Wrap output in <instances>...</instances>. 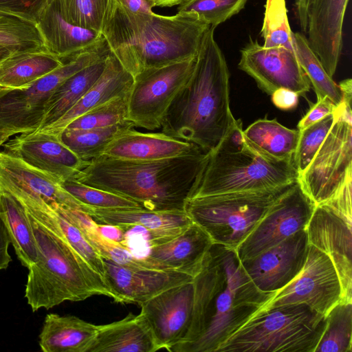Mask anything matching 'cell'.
<instances>
[{
    "mask_svg": "<svg viewBox=\"0 0 352 352\" xmlns=\"http://www.w3.org/2000/svg\"><path fill=\"white\" fill-rule=\"evenodd\" d=\"M194 308L186 339L171 352H216L275 292L259 290L236 250L212 244L193 278Z\"/></svg>",
    "mask_w": 352,
    "mask_h": 352,
    "instance_id": "obj_1",
    "label": "cell"
},
{
    "mask_svg": "<svg viewBox=\"0 0 352 352\" xmlns=\"http://www.w3.org/2000/svg\"><path fill=\"white\" fill-rule=\"evenodd\" d=\"M214 28L205 32L192 74L163 119L162 132L195 144L209 152L236 120L230 107V73L214 40Z\"/></svg>",
    "mask_w": 352,
    "mask_h": 352,
    "instance_id": "obj_2",
    "label": "cell"
},
{
    "mask_svg": "<svg viewBox=\"0 0 352 352\" xmlns=\"http://www.w3.org/2000/svg\"><path fill=\"white\" fill-rule=\"evenodd\" d=\"M208 152L158 160L136 161L101 155L74 179L135 201L154 211L184 210L205 166Z\"/></svg>",
    "mask_w": 352,
    "mask_h": 352,
    "instance_id": "obj_3",
    "label": "cell"
},
{
    "mask_svg": "<svg viewBox=\"0 0 352 352\" xmlns=\"http://www.w3.org/2000/svg\"><path fill=\"white\" fill-rule=\"evenodd\" d=\"M210 26L193 13L134 14L118 3L102 34L110 52L133 76L197 56Z\"/></svg>",
    "mask_w": 352,
    "mask_h": 352,
    "instance_id": "obj_4",
    "label": "cell"
},
{
    "mask_svg": "<svg viewBox=\"0 0 352 352\" xmlns=\"http://www.w3.org/2000/svg\"><path fill=\"white\" fill-rule=\"evenodd\" d=\"M27 212V211H26ZM38 248V258L28 268L25 297L32 311L94 295L114 299L104 279L72 248L54 226L27 212Z\"/></svg>",
    "mask_w": 352,
    "mask_h": 352,
    "instance_id": "obj_5",
    "label": "cell"
},
{
    "mask_svg": "<svg viewBox=\"0 0 352 352\" xmlns=\"http://www.w3.org/2000/svg\"><path fill=\"white\" fill-rule=\"evenodd\" d=\"M298 176L294 158L272 160L252 146L243 135L239 120L217 146L208 152L190 198L272 190L296 182Z\"/></svg>",
    "mask_w": 352,
    "mask_h": 352,
    "instance_id": "obj_6",
    "label": "cell"
},
{
    "mask_svg": "<svg viewBox=\"0 0 352 352\" xmlns=\"http://www.w3.org/2000/svg\"><path fill=\"white\" fill-rule=\"evenodd\" d=\"M326 316L304 303L261 307L216 352H314Z\"/></svg>",
    "mask_w": 352,
    "mask_h": 352,
    "instance_id": "obj_7",
    "label": "cell"
},
{
    "mask_svg": "<svg viewBox=\"0 0 352 352\" xmlns=\"http://www.w3.org/2000/svg\"><path fill=\"white\" fill-rule=\"evenodd\" d=\"M294 183L272 190L190 198L184 210L208 234L213 243L236 250Z\"/></svg>",
    "mask_w": 352,
    "mask_h": 352,
    "instance_id": "obj_8",
    "label": "cell"
},
{
    "mask_svg": "<svg viewBox=\"0 0 352 352\" xmlns=\"http://www.w3.org/2000/svg\"><path fill=\"white\" fill-rule=\"evenodd\" d=\"M109 52L106 41L66 59L61 66L26 87H0V131L15 135L36 131L43 121L47 102L56 89L69 77Z\"/></svg>",
    "mask_w": 352,
    "mask_h": 352,
    "instance_id": "obj_9",
    "label": "cell"
},
{
    "mask_svg": "<svg viewBox=\"0 0 352 352\" xmlns=\"http://www.w3.org/2000/svg\"><path fill=\"white\" fill-rule=\"evenodd\" d=\"M298 182L316 205L325 202L352 181V116L351 103L342 101L322 145Z\"/></svg>",
    "mask_w": 352,
    "mask_h": 352,
    "instance_id": "obj_10",
    "label": "cell"
},
{
    "mask_svg": "<svg viewBox=\"0 0 352 352\" xmlns=\"http://www.w3.org/2000/svg\"><path fill=\"white\" fill-rule=\"evenodd\" d=\"M196 57L144 69L133 76L127 94V120L134 127L161 128L173 100L192 74Z\"/></svg>",
    "mask_w": 352,
    "mask_h": 352,
    "instance_id": "obj_11",
    "label": "cell"
},
{
    "mask_svg": "<svg viewBox=\"0 0 352 352\" xmlns=\"http://www.w3.org/2000/svg\"><path fill=\"white\" fill-rule=\"evenodd\" d=\"M316 207L298 181L270 207L249 236L237 247L242 261L280 243L296 232L306 229Z\"/></svg>",
    "mask_w": 352,
    "mask_h": 352,
    "instance_id": "obj_12",
    "label": "cell"
},
{
    "mask_svg": "<svg viewBox=\"0 0 352 352\" xmlns=\"http://www.w3.org/2000/svg\"><path fill=\"white\" fill-rule=\"evenodd\" d=\"M342 297L341 283L331 259L309 244L300 272L288 285L276 292L262 307L304 303L326 316L342 300Z\"/></svg>",
    "mask_w": 352,
    "mask_h": 352,
    "instance_id": "obj_13",
    "label": "cell"
},
{
    "mask_svg": "<svg viewBox=\"0 0 352 352\" xmlns=\"http://www.w3.org/2000/svg\"><path fill=\"white\" fill-rule=\"evenodd\" d=\"M309 243L327 254L338 272L342 302H352V213L325 201L316 205L306 228Z\"/></svg>",
    "mask_w": 352,
    "mask_h": 352,
    "instance_id": "obj_14",
    "label": "cell"
},
{
    "mask_svg": "<svg viewBox=\"0 0 352 352\" xmlns=\"http://www.w3.org/2000/svg\"><path fill=\"white\" fill-rule=\"evenodd\" d=\"M238 67L270 96L280 88L298 94L310 89V82L294 50L283 47H265L250 38L241 50Z\"/></svg>",
    "mask_w": 352,
    "mask_h": 352,
    "instance_id": "obj_15",
    "label": "cell"
},
{
    "mask_svg": "<svg viewBox=\"0 0 352 352\" xmlns=\"http://www.w3.org/2000/svg\"><path fill=\"white\" fill-rule=\"evenodd\" d=\"M193 280L171 287L142 302L140 314L160 350L170 351L189 331L193 314Z\"/></svg>",
    "mask_w": 352,
    "mask_h": 352,
    "instance_id": "obj_16",
    "label": "cell"
},
{
    "mask_svg": "<svg viewBox=\"0 0 352 352\" xmlns=\"http://www.w3.org/2000/svg\"><path fill=\"white\" fill-rule=\"evenodd\" d=\"M309 245L307 230L304 229L257 255L240 261L259 290L276 292L300 272L307 259Z\"/></svg>",
    "mask_w": 352,
    "mask_h": 352,
    "instance_id": "obj_17",
    "label": "cell"
},
{
    "mask_svg": "<svg viewBox=\"0 0 352 352\" xmlns=\"http://www.w3.org/2000/svg\"><path fill=\"white\" fill-rule=\"evenodd\" d=\"M3 145V151L18 157L61 184L74 179L89 163L80 160L58 137L33 131L20 133Z\"/></svg>",
    "mask_w": 352,
    "mask_h": 352,
    "instance_id": "obj_18",
    "label": "cell"
},
{
    "mask_svg": "<svg viewBox=\"0 0 352 352\" xmlns=\"http://www.w3.org/2000/svg\"><path fill=\"white\" fill-rule=\"evenodd\" d=\"M104 281L118 303L142 302L162 292L193 280L180 272L130 266L102 258Z\"/></svg>",
    "mask_w": 352,
    "mask_h": 352,
    "instance_id": "obj_19",
    "label": "cell"
},
{
    "mask_svg": "<svg viewBox=\"0 0 352 352\" xmlns=\"http://www.w3.org/2000/svg\"><path fill=\"white\" fill-rule=\"evenodd\" d=\"M349 0H311L306 36L327 74L336 71L342 49V26Z\"/></svg>",
    "mask_w": 352,
    "mask_h": 352,
    "instance_id": "obj_20",
    "label": "cell"
},
{
    "mask_svg": "<svg viewBox=\"0 0 352 352\" xmlns=\"http://www.w3.org/2000/svg\"><path fill=\"white\" fill-rule=\"evenodd\" d=\"M212 244L208 234L192 222L177 236L149 246L147 254L140 258L145 267L180 272L194 278Z\"/></svg>",
    "mask_w": 352,
    "mask_h": 352,
    "instance_id": "obj_21",
    "label": "cell"
},
{
    "mask_svg": "<svg viewBox=\"0 0 352 352\" xmlns=\"http://www.w3.org/2000/svg\"><path fill=\"white\" fill-rule=\"evenodd\" d=\"M98 223L144 228L148 246L177 236L193 221L185 210L154 211L142 208L101 209L89 207L86 212Z\"/></svg>",
    "mask_w": 352,
    "mask_h": 352,
    "instance_id": "obj_22",
    "label": "cell"
},
{
    "mask_svg": "<svg viewBox=\"0 0 352 352\" xmlns=\"http://www.w3.org/2000/svg\"><path fill=\"white\" fill-rule=\"evenodd\" d=\"M133 128L117 135L107 146L102 155L120 160L149 161L182 156L202 149L194 143L176 139L162 132L142 133Z\"/></svg>",
    "mask_w": 352,
    "mask_h": 352,
    "instance_id": "obj_23",
    "label": "cell"
},
{
    "mask_svg": "<svg viewBox=\"0 0 352 352\" xmlns=\"http://www.w3.org/2000/svg\"><path fill=\"white\" fill-rule=\"evenodd\" d=\"M6 186L38 195L47 203L55 202L85 212L89 208L65 191L60 184L50 175L0 151V188Z\"/></svg>",
    "mask_w": 352,
    "mask_h": 352,
    "instance_id": "obj_24",
    "label": "cell"
},
{
    "mask_svg": "<svg viewBox=\"0 0 352 352\" xmlns=\"http://www.w3.org/2000/svg\"><path fill=\"white\" fill-rule=\"evenodd\" d=\"M36 23L46 50L63 61L106 41L102 33L67 22L54 0L44 9Z\"/></svg>",
    "mask_w": 352,
    "mask_h": 352,
    "instance_id": "obj_25",
    "label": "cell"
},
{
    "mask_svg": "<svg viewBox=\"0 0 352 352\" xmlns=\"http://www.w3.org/2000/svg\"><path fill=\"white\" fill-rule=\"evenodd\" d=\"M133 82V76L110 52L102 75L79 101L56 122L35 131L58 137L60 132L76 118L113 98L126 96Z\"/></svg>",
    "mask_w": 352,
    "mask_h": 352,
    "instance_id": "obj_26",
    "label": "cell"
},
{
    "mask_svg": "<svg viewBox=\"0 0 352 352\" xmlns=\"http://www.w3.org/2000/svg\"><path fill=\"white\" fill-rule=\"evenodd\" d=\"M160 349L144 317L129 314L123 319L98 325L87 352H155Z\"/></svg>",
    "mask_w": 352,
    "mask_h": 352,
    "instance_id": "obj_27",
    "label": "cell"
},
{
    "mask_svg": "<svg viewBox=\"0 0 352 352\" xmlns=\"http://www.w3.org/2000/svg\"><path fill=\"white\" fill-rule=\"evenodd\" d=\"M98 331V325L75 316L49 314L39 334L43 352H87Z\"/></svg>",
    "mask_w": 352,
    "mask_h": 352,
    "instance_id": "obj_28",
    "label": "cell"
},
{
    "mask_svg": "<svg viewBox=\"0 0 352 352\" xmlns=\"http://www.w3.org/2000/svg\"><path fill=\"white\" fill-rule=\"evenodd\" d=\"M63 63L45 48L14 53L0 63V87H26Z\"/></svg>",
    "mask_w": 352,
    "mask_h": 352,
    "instance_id": "obj_29",
    "label": "cell"
},
{
    "mask_svg": "<svg viewBox=\"0 0 352 352\" xmlns=\"http://www.w3.org/2000/svg\"><path fill=\"white\" fill-rule=\"evenodd\" d=\"M107 56L75 73L56 89L47 102L37 130L56 122L79 101L102 75Z\"/></svg>",
    "mask_w": 352,
    "mask_h": 352,
    "instance_id": "obj_30",
    "label": "cell"
},
{
    "mask_svg": "<svg viewBox=\"0 0 352 352\" xmlns=\"http://www.w3.org/2000/svg\"><path fill=\"white\" fill-rule=\"evenodd\" d=\"M250 144L261 154L277 161L294 158L299 136L298 129H291L276 119H260L243 130Z\"/></svg>",
    "mask_w": 352,
    "mask_h": 352,
    "instance_id": "obj_31",
    "label": "cell"
},
{
    "mask_svg": "<svg viewBox=\"0 0 352 352\" xmlns=\"http://www.w3.org/2000/svg\"><path fill=\"white\" fill-rule=\"evenodd\" d=\"M0 214L22 265L29 267L38 258V248L27 212L12 194L0 190Z\"/></svg>",
    "mask_w": 352,
    "mask_h": 352,
    "instance_id": "obj_32",
    "label": "cell"
},
{
    "mask_svg": "<svg viewBox=\"0 0 352 352\" xmlns=\"http://www.w3.org/2000/svg\"><path fill=\"white\" fill-rule=\"evenodd\" d=\"M134 127L126 121L105 128L71 129L65 128L58 135L60 140L80 160L89 162L102 155L107 146L122 131Z\"/></svg>",
    "mask_w": 352,
    "mask_h": 352,
    "instance_id": "obj_33",
    "label": "cell"
},
{
    "mask_svg": "<svg viewBox=\"0 0 352 352\" xmlns=\"http://www.w3.org/2000/svg\"><path fill=\"white\" fill-rule=\"evenodd\" d=\"M59 12L69 23L102 32L114 14L116 0H54Z\"/></svg>",
    "mask_w": 352,
    "mask_h": 352,
    "instance_id": "obj_34",
    "label": "cell"
},
{
    "mask_svg": "<svg viewBox=\"0 0 352 352\" xmlns=\"http://www.w3.org/2000/svg\"><path fill=\"white\" fill-rule=\"evenodd\" d=\"M294 43L298 60L314 87L317 100L328 98L336 107L339 106L342 101L340 87L327 74L310 48L306 36L301 32L294 33Z\"/></svg>",
    "mask_w": 352,
    "mask_h": 352,
    "instance_id": "obj_35",
    "label": "cell"
},
{
    "mask_svg": "<svg viewBox=\"0 0 352 352\" xmlns=\"http://www.w3.org/2000/svg\"><path fill=\"white\" fill-rule=\"evenodd\" d=\"M314 352H352V302L340 301L329 311Z\"/></svg>",
    "mask_w": 352,
    "mask_h": 352,
    "instance_id": "obj_36",
    "label": "cell"
},
{
    "mask_svg": "<svg viewBox=\"0 0 352 352\" xmlns=\"http://www.w3.org/2000/svg\"><path fill=\"white\" fill-rule=\"evenodd\" d=\"M0 44L14 53L45 48L36 23L3 12H0Z\"/></svg>",
    "mask_w": 352,
    "mask_h": 352,
    "instance_id": "obj_37",
    "label": "cell"
},
{
    "mask_svg": "<svg viewBox=\"0 0 352 352\" xmlns=\"http://www.w3.org/2000/svg\"><path fill=\"white\" fill-rule=\"evenodd\" d=\"M261 35L265 47H283L295 50L285 0H266Z\"/></svg>",
    "mask_w": 352,
    "mask_h": 352,
    "instance_id": "obj_38",
    "label": "cell"
},
{
    "mask_svg": "<svg viewBox=\"0 0 352 352\" xmlns=\"http://www.w3.org/2000/svg\"><path fill=\"white\" fill-rule=\"evenodd\" d=\"M129 121L127 95L113 98L72 121L66 128L92 129L105 128Z\"/></svg>",
    "mask_w": 352,
    "mask_h": 352,
    "instance_id": "obj_39",
    "label": "cell"
},
{
    "mask_svg": "<svg viewBox=\"0 0 352 352\" xmlns=\"http://www.w3.org/2000/svg\"><path fill=\"white\" fill-rule=\"evenodd\" d=\"M248 0H185L177 8V13H193L199 19L215 29L238 14Z\"/></svg>",
    "mask_w": 352,
    "mask_h": 352,
    "instance_id": "obj_40",
    "label": "cell"
},
{
    "mask_svg": "<svg viewBox=\"0 0 352 352\" xmlns=\"http://www.w3.org/2000/svg\"><path fill=\"white\" fill-rule=\"evenodd\" d=\"M62 188L83 205L95 208L118 209L142 208L135 201L116 194L69 179Z\"/></svg>",
    "mask_w": 352,
    "mask_h": 352,
    "instance_id": "obj_41",
    "label": "cell"
},
{
    "mask_svg": "<svg viewBox=\"0 0 352 352\" xmlns=\"http://www.w3.org/2000/svg\"><path fill=\"white\" fill-rule=\"evenodd\" d=\"M333 122L334 112L300 131L297 147L294 155V164L299 175L311 162L330 131Z\"/></svg>",
    "mask_w": 352,
    "mask_h": 352,
    "instance_id": "obj_42",
    "label": "cell"
},
{
    "mask_svg": "<svg viewBox=\"0 0 352 352\" xmlns=\"http://www.w3.org/2000/svg\"><path fill=\"white\" fill-rule=\"evenodd\" d=\"M52 0H0V12L37 23L44 9Z\"/></svg>",
    "mask_w": 352,
    "mask_h": 352,
    "instance_id": "obj_43",
    "label": "cell"
},
{
    "mask_svg": "<svg viewBox=\"0 0 352 352\" xmlns=\"http://www.w3.org/2000/svg\"><path fill=\"white\" fill-rule=\"evenodd\" d=\"M336 109V106L328 98L317 100V102L314 104L307 114L299 121L298 129L301 131L316 123L327 116L333 113Z\"/></svg>",
    "mask_w": 352,
    "mask_h": 352,
    "instance_id": "obj_44",
    "label": "cell"
},
{
    "mask_svg": "<svg viewBox=\"0 0 352 352\" xmlns=\"http://www.w3.org/2000/svg\"><path fill=\"white\" fill-rule=\"evenodd\" d=\"M298 94L285 88L276 90L271 96L273 104L282 110H290L298 103Z\"/></svg>",
    "mask_w": 352,
    "mask_h": 352,
    "instance_id": "obj_45",
    "label": "cell"
},
{
    "mask_svg": "<svg viewBox=\"0 0 352 352\" xmlns=\"http://www.w3.org/2000/svg\"><path fill=\"white\" fill-rule=\"evenodd\" d=\"M10 243L11 241L7 227L0 214V271L6 270L12 261L11 256L8 253Z\"/></svg>",
    "mask_w": 352,
    "mask_h": 352,
    "instance_id": "obj_46",
    "label": "cell"
},
{
    "mask_svg": "<svg viewBox=\"0 0 352 352\" xmlns=\"http://www.w3.org/2000/svg\"><path fill=\"white\" fill-rule=\"evenodd\" d=\"M117 3L125 10L134 14H151L156 6L153 0H116Z\"/></svg>",
    "mask_w": 352,
    "mask_h": 352,
    "instance_id": "obj_47",
    "label": "cell"
},
{
    "mask_svg": "<svg viewBox=\"0 0 352 352\" xmlns=\"http://www.w3.org/2000/svg\"><path fill=\"white\" fill-rule=\"evenodd\" d=\"M98 230L107 239L124 245L125 230L120 226L98 223Z\"/></svg>",
    "mask_w": 352,
    "mask_h": 352,
    "instance_id": "obj_48",
    "label": "cell"
},
{
    "mask_svg": "<svg viewBox=\"0 0 352 352\" xmlns=\"http://www.w3.org/2000/svg\"><path fill=\"white\" fill-rule=\"evenodd\" d=\"M156 6L160 7H171L176 5H179L185 0H153Z\"/></svg>",
    "mask_w": 352,
    "mask_h": 352,
    "instance_id": "obj_49",
    "label": "cell"
},
{
    "mask_svg": "<svg viewBox=\"0 0 352 352\" xmlns=\"http://www.w3.org/2000/svg\"><path fill=\"white\" fill-rule=\"evenodd\" d=\"M12 54H14V52L10 48L0 44V63Z\"/></svg>",
    "mask_w": 352,
    "mask_h": 352,
    "instance_id": "obj_50",
    "label": "cell"
},
{
    "mask_svg": "<svg viewBox=\"0 0 352 352\" xmlns=\"http://www.w3.org/2000/svg\"><path fill=\"white\" fill-rule=\"evenodd\" d=\"M14 135L15 134L10 131H0V147Z\"/></svg>",
    "mask_w": 352,
    "mask_h": 352,
    "instance_id": "obj_51",
    "label": "cell"
}]
</instances>
